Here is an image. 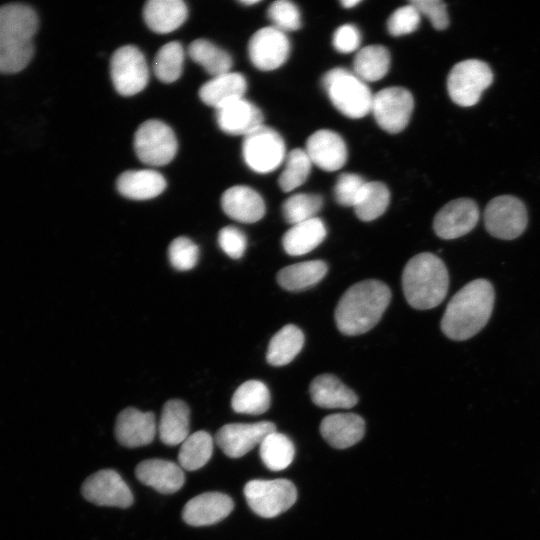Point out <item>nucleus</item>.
<instances>
[{
	"label": "nucleus",
	"instance_id": "6ab92c4d",
	"mask_svg": "<svg viewBox=\"0 0 540 540\" xmlns=\"http://www.w3.org/2000/svg\"><path fill=\"white\" fill-rule=\"evenodd\" d=\"M234 508L232 498L221 492H205L190 499L182 510V519L191 526H208L226 518Z\"/></svg>",
	"mask_w": 540,
	"mask_h": 540
},
{
	"label": "nucleus",
	"instance_id": "58836bf2",
	"mask_svg": "<svg viewBox=\"0 0 540 540\" xmlns=\"http://www.w3.org/2000/svg\"><path fill=\"white\" fill-rule=\"evenodd\" d=\"M312 162L303 149H293L285 158V167L278 184L282 191L290 192L301 186L309 177Z\"/></svg>",
	"mask_w": 540,
	"mask_h": 540
},
{
	"label": "nucleus",
	"instance_id": "c03bdc74",
	"mask_svg": "<svg viewBox=\"0 0 540 540\" xmlns=\"http://www.w3.org/2000/svg\"><path fill=\"white\" fill-rule=\"evenodd\" d=\"M421 20L418 10L410 2L408 5L399 7L387 21L388 32L392 36H402L414 32Z\"/></svg>",
	"mask_w": 540,
	"mask_h": 540
},
{
	"label": "nucleus",
	"instance_id": "a18cd8bd",
	"mask_svg": "<svg viewBox=\"0 0 540 540\" xmlns=\"http://www.w3.org/2000/svg\"><path fill=\"white\" fill-rule=\"evenodd\" d=\"M218 243L226 255L233 259H239L246 250L247 239L239 228L226 226L219 231Z\"/></svg>",
	"mask_w": 540,
	"mask_h": 540
},
{
	"label": "nucleus",
	"instance_id": "72a5a7b5",
	"mask_svg": "<svg viewBox=\"0 0 540 540\" xmlns=\"http://www.w3.org/2000/svg\"><path fill=\"white\" fill-rule=\"evenodd\" d=\"M231 406L237 413L260 415L270 406V392L259 380H249L241 384L233 394Z\"/></svg>",
	"mask_w": 540,
	"mask_h": 540
},
{
	"label": "nucleus",
	"instance_id": "c85d7f7f",
	"mask_svg": "<svg viewBox=\"0 0 540 540\" xmlns=\"http://www.w3.org/2000/svg\"><path fill=\"white\" fill-rule=\"evenodd\" d=\"M326 227L323 221L312 218L292 225L282 238L285 252L291 256H301L315 249L326 237Z\"/></svg>",
	"mask_w": 540,
	"mask_h": 540
},
{
	"label": "nucleus",
	"instance_id": "6e6552de",
	"mask_svg": "<svg viewBox=\"0 0 540 540\" xmlns=\"http://www.w3.org/2000/svg\"><path fill=\"white\" fill-rule=\"evenodd\" d=\"M243 491L251 510L263 518L278 516L297 499L296 487L288 479H254L245 484Z\"/></svg>",
	"mask_w": 540,
	"mask_h": 540
},
{
	"label": "nucleus",
	"instance_id": "473e14b6",
	"mask_svg": "<svg viewBox=\"0 0 540 540\" xmlns=\"http://www.w3.org/2000/svg\"><path fill=\"white\" fill-rule=\"evenodd\" d=\"M188 55L213 76L230 72L233 61L230 54L207 39H196L188 47Z\"/></svg>",
	"mask_w": 540,
	"mask_h": 540
},
{
	"label": "nucleus",
	"instance_id": "f257e3e1",
	"mask_svg": "<svg viewBox=\"0 0 540 540\" xmlns=\"http://www.w3.org/2000/svg\"><path fill=\"white\" fill-rule=\"evenodd\" d=\"M494 301L495 291L488 280L470 281L448 302L440 324L443 334L454 341L472 338L488 323Z\"/></svg>",
	"mask_w": 540,
	"mask_h": 540
},
{
	"label": "nucleus",
	"instance_id": "8fccbe9b",
	"mask_svg": "<svg viewBox=\"0 0 540 540\" xmlns=\"http://www.w3.org/2000/svg\"><path fill=\"white\" fill-rule=\"evenodd\" d=\"M241 3L244 5L250 6V5L259 3V1L258 0H242Z\"/></svg>",
	"mask_w": 540,
	"mask_h": 540
},
{
	"label": "nucleus",
	"instance_id": "a878e982",
	"mask_svg": "<svg viewBox=\"0 0 540 540\" xmlns=\"http://www.w3.org/2000/svg\"><path fill=\"white\" fill-rule=\"evenodd\" d=\"M309 392L314 404L321 408H351L358 402V397L335 375L321 374L310 383Z\"/></svg>",
	"mask_w": 540,
	"mask_h": 540
},
{
	"label": "nucleus",
	"instance_id": "423d86ee",
	"mask_svg": "<svg viewBox=\"0 0 540 540\" xmlns=\"http://www.w3.org/2000/svg\"><path fill=\"white\" fill-rule=\"evenodd\" d=\"M493 82V73L487 63L467 59L456 63L447 77V91L459 106L470 107L478 103L482 92Z\"/></svg>",
	"mask_w": 540,
	"mask_h": 540
},
{
	"label": "nucleus",
	"instance_id": "f704fd0d",
	"mask_svg": "<svg viewBox=\"0 0 540 540\" xmlns=\"http://www.w3.org/2000/svg\"><path fill=\"white\" fill-rule=\"evenodd\" d=\"M259 454L264 465L271 471L287 468L294 459L295 448L285 434L274 431L259 445Z\"/></svg>",
	"mask_w": 540,
	"mask_h": 540
},
{
	"label": "nucleus",
	"instance_id": "f03ea898",
	"mask_svg": "<svg viewBox=\"0 0 540 540\" xmlns=\"http://www.w3.org/2000/svg\"><path fill=\"white\" fill-rule=\"evenodd\" d=\"M38 27V15L31 6L18 2L0 6V73L15 74L27 67Z\"/></svg>",
	"mask_w": 540,
	"mask_h": 540
},
{
	"label": "nucleus",
	"instance_id": "f3484780",
	"mask_svg": "<svg viewBox=\"0 0 540 540\" xmlns=\"http://www.w3.org/2000/svg\"><path fill=\"white\" fill-rule=\"evenodd\" d=\"M305 151L312 164L328 172L342 168L348 156L343 138L329 129H320L311 134L306 141Z\"/></svg>",
	"mask_w": 540,
	"mask_h": 540
},
{
	"label": "nucleus",
	"instance_id": "ddd939ff",
	"mask_svg": "<svg viewBox=\"0 0 540 540\" xmlns=\"http://www.w3.org/2000/svg\"><path fill=\"white\" fill-rule=\"evenodd\" d=\"M81 493L97 506L127 508L133 503L130 488L112 469H102L90 475L82 484Z\"/></svg>",
	"mask_w": 540,
	"mask_h": 540
},
{
	"label": "nucleus",
	"instance_id": "49530a36",
	"mask_svg": "<svg viewBox=\"0 0 540 540\" xmlns=\"http://www.w3.org/2000/svg\"><path fill=\"white\" fill-rule=\"evenodd\" d=\"M420 15L426 16L436 30H444L449 25L446 4L441 0H413L410 2Z\"/></svg>",
	"mask_w": 540,
	"mask_h": 540
},
{
	"label": "nucleus",
	"instance_id": "20e7f679",
	"mask_svg": "<svg viewBox=\"0 0 540 540\" xmlns=\"http://www.w3.org/2000/svg\"><path fill=\"white\" fill-rule=\"evenodd\" d=\"M402 288L411 307L418 310L432 309L447 295L448 270L437 255L430 252L417 254L403 269Z\"/></svg>",
	"mask_w": 540,
	"mask_h": 540
},
{
	"label": "nucleus",
	"instance_id": "a19ab883",
	"mask_svg": "<svg viewBox=\"0 0 540 540\" xmlns=\"http://www.w3.org/2000/svg\"><path fill=\"white\" fill-rule=\"evenodd\" d=\"M267 16L272 26L282 32L296 31L301 27V14L298 7L288 0H277L271 3Z\"/></svg>",
	"mask_w": 540,
	"mask_h": 540
},
{
	"label": "nucleus",
	"instance_id": "aec40b11",
	"mask_svg": "<svg viewBox=\"0 0 540 540\" xmlns=\"http://www.w3.org/2000/svg\"><path fill=\"white\" fill-rule=\"evenodd\" d=\"M215 117L219 128L234 136L244 137L263 125L261 110L244 97L217 109Z\"/></svg>",
	"mask_w": 540,
	"mask_h": 540
},
{
	"label": "nucleus",
	"instance_id": "37998d69",
	"mask_svg": "<svg viewBox=\"0 0 540 540\" xmlns=\"http://www.w3.org/2000/svg\"><path fill=\"white\" fill-rule=\"evenodd\" d=\"M367 181L355 173H342L334 186V197L338 204L353 207L357 203Z\"/></svg>",
	"mask_w": 540,
	"mask_h": 540
},
{
	"label": "nucleus",
	"instance_id": "79ce46f5",
	"mask_svg": "<svg viewBox=\"0 0 540 540\" xmlns=\"http://www.w3.org/2000/svg\"><path fill=\"white\" fill-rule=\"evenodd\" d=\"M199 248L189 238L180 236L171 241L168 247V259L173 268L187 271L198 262Z\"/></svg>",
	"mask_w": 540,
	"mask_h": 540
},
{
	"label": "nucleus",
	"instance_id": "dca6fc26",
	"mask_svg": "<svg viewBox=\"0 0 540 540\" xmlns=\"http://www.w3.org/2000/svg\"><path fill=\"white\" fill-rule=\"evenodd\" d=\"M479 215V208L474 200L454 199L436 213L433 220L434 232L445 240L462 237L475 228Z\"/></svg>",
	"mask_w": 540,
	"mask_h": 540
},
{
	"label": "nucleus",
	"instance_id": "b1692460",
	"mask_svg": "<svg viewBox=\"0 0 540 540\" xmlns=\"http://www.w3.org/2000/svg\"><path fill=\"white\" fill-rule=\"evenodd\" d=\"M247 90V81L239 72H227L213 76L205 82L199 89L201 101L215 108V110L224 105L243 98Z\"/></svg>",
	"mask_w": 540,
	"mask_h": 540
},
{
	"label": "nucleus",
	"instance_id": "9b49d317",
	"mask_svg": "<svg viewBox=\"0 0 540 540\" xmlns=\"http://www.w3.org/2000/svg\"><path fill=\"white\" fill-rule=\"evenodd\" d=\"M110 76L120 95L133 96L141 92L149 81V68L144 54L134 45L118 48L110 59Z\"/></svg>",
	"mask_w": 540,
	"mask_h": 540
},
{
	"label": "nucleus",
	"instance_id": "393cba45",
	"mask_svg": "<svg viewBox=\"0 0 540 540\" xmlns=\"http://www.w3.org/2000/svg\"><path fill=\"white\" fill-rule=\"evenodd\" d=\"M164 176L153 169L128 170L119 175L116 187L119 193L132 200H149L166 188Z\"/></svg>",
	"mask_w": 540,
	"mask_h": 540
},
{
	"label": "nucleus",
	"instance_id": "a211bd4d",
	"mask_svg": "<svg viewBox=\"0 0 540 540\" xmlns=\"http://www.w3.org/2000/svg\"><path fill=\"white\" fill-rule=\"evenodd\" d=\"M114 434L118 443L128 448L148 445L156 434L155 416L152 412L128 407L118 414Z\"/></svg>",
	"mask_w": 540,
	"mask_h": 540
},
{
	"label": "nucleus",
	"instance_id": "5701e85b",
	"mask_svg": "<svg viewBox=\"0 0 540 540\" xmlns=\"http://www.w3.org/2000/svg\"><path fill=\"white\" fill-rule=\"evenodd\" d=\"M320 433L334 448L345 449L358 443L365 433V422L354 413H336L326 416L320 424Z\"/></svg>",
	"mask_w": 540,
	"mask_h": 540
},
{
	"label": "nucleus",
	"instance_id": "bb28decb",
	"mask_svg": "<svg viewBox=\"0 0 540 540\" xmlns=\"http://www.w3.org/2000/svg\"><path fill=\"white\" fill-rule=\"evenodd\" d=\"M188 8L182 0H149L143 7L146 25L155 33L167 34L187 19Z\"/></svg>",
	"mask_w": 540,
	"mask_h": 540
},
{
	"label": "nucleus",
	"instance_id": "7c9ffc66",
	"mask_svg": "<svg viewBox=\"0 0 540 540\" xmlns=\"http://www.w3.org/2000/svg\"><path fill=\"white\" fill-rule=\"evenodd\" d=\"M304 341V334L299 327L293 324L283 326L269 342L267 362L272 366L287 365L301 351Z\"/></svg>",
	"mask_w": 540,
	"mask_h": 540
},
{
	"label": "nucleus",
	"instance_id": "4be33fe9",
	"mask_svg": "<svg viewBox=\"0 0 540 540\" xmlns=\"http://www.w3.org/2000/svg\"><path fill=\"white\" fill-rule=\"evenodd\" d=\"M136 478L161 494H172L181 489L185 476L183 469L164 459L143 460L135 468Z\"/></svg>",
	"mask_w": 540,
	"mask_h": 540
},
{
	"label": "nucleus",
	"instance_id": "cd10ccee",
	"mask_svg": "<svg viewBox=\"0 0 540 540\" xmlns=\"http://www.w3.org/2000/svg\"><path fill=\"white\" fill-rule=\"evenodd\" d=\"M189 420L190 409L184 401L168 400L162 408L158 426L161 442L168 446L183 443L189 436Z\"/></svg>",
	"mask_w": 540,
	"mask_h": 540
},
{
	"label": "nucleus",
	"instance_id": "4c0bfd02",
	"mask_svg": "<svg viewBox=\"0 0 540 540\" xmlns=\"http://www.w3.org/2000/svg\"><path fill=\"white\" fill-rule=\"evenodd\" d=\"M184 57V49L179 42L166 43L155 55L153 61L155 76L164 83L176 81L182 74Z\"/></svg>",
	"mask_w": 540,
	"mask_h": 540
},
{
	"label": "nucleus",
	"instance_id": "0eeeda50",
	"mask_svg": "<svg viewBox=\"0 0 540 540\" xmlns=\"http://www.w3.org/2000/svg\"><path fill=\"white\" fill-rule=\"evenodd\" d=\"M133 145L138 159L149 166L170 163L178 149L174 131L158 119L146 120L138 127Z\"/></svg>",
	"mask_w": 540,
	"mask_h": 540
},
{
	"label": "nucleus",
	"instance_id": "09e8293b",
	"mask_svg": "<svg viewBox=\"0 0 540 540\" xmlns=\"http://www.w3.org/2000/svg\"><path fill=\"white\" fill-rule=\"evenodd\" d=\"M361 0H342L340 3L344 8H353L358 5Z\"/></svg>",
	"mask_w": 540,
	"mask_h": 540
},
{
	"label": "nucleus",
	"instance_id": "e433bc0d",
	"mask_svg": "<svg viewBox=\"0 0 540 540\" xmlns=\"http://www.w3.org/2000/svg\"><path fill=\"white\" fill-rule=\"evenodd\" d=\"M389 202L390 192L384 183L379 181L366 182L354 206V211L360 220L372 221L386 211Z\"/></svg>",
	"mask_w": 540,
	"mask_h": 540
},
{
	"label": "nucleus",
	"instance_id": "39448f33",
	"mask_svg": "<svg viewBox=\"0 0 540 540\" xmlns=\"http://www.w3.org/2000/svg\"><path fill=\"white\" fill-rule=\"evenodd\" d=\"M322 86L333 106L346 117L359 119L371 112L373 94L354 72L333 68L324 74Z\"/></svg>",
	"mask_w": 540,
	"mask_h": 540
},
{
	"label": "nucleus",
	"instance_id": "c9c22d12",
	"mask_svg": "<svg viewBox=\"0 0 540 540\" xmlns=\"http://www.w3.org/2000/svg\"><path fill=\"white\" fill-rule=\"evenodd\" d=\"M213 453V439L203 430L189 435L182 443L178 461L182 469L195 471L203 467Z\"/></svg>",
	"mask_w": 540,
	"mask_h": 540
},
{
	"label": "nucleus",
	"instance_id": "f8f14e48",
	"mask_svg": "<svg viewBox=\"0 0 540 540\" xmlns=\"http://www.w3.org/2000/svg\"><path fill=\"white\" fill-rule=\"evenodd\" d=\"M414 108V99L403 87H387L373 95L371 112L384 131L396 134L408 125Z\"/></svg>",
	"mask_w": 540,
	"mask_h": 540
},
{
	"label": "nucleus",
	"instance_id": "1a4fd4ad",
	"mask_svg": "<svg viewBox=\"0 0 540 540\" xmlns=\"http://www.w3.org/2000/svg\"><path fill=\"white\" fill-rule=\"evenodd\" d=\"M285 152L282 136L264 124L243 138V159L246 165L257 173L274 171L284 161Z\"/></svg>",
	"mask_w": 540,
	"mask_h": 540
},
{
	"label": "nucleus",
	"instance_id": "2f4dec72",
	"mask_svg": "<svg viewBox=\"0 0 540 540\" xmlns=\"http://www.w3.org/2000/svg\"><path fill=\"white\" fill-rule=\"evenodd\" d=\"M390 68V53L382 45H368L360 49L353 60V72L364 82L382 79Z\"/></svg>",
	"mask_w": 540,
	"mask_h": 540
},
{
	"label": "nucleus",
	"instance_id": "4468645a",
	"mask_svg": "<svg viewBox=\"0 0 540 540\" xmlns=\"http://www.w3.org/2000/svg\"><path fill=\"white\" fill-rule=\"evenodd\" d=\"M290 54L286 33L273 26L257 30L248 43L251 63L259 70L272 71L282 66Z\"/></svg>",
	"mask_w": 540,
	"mask_h": 540
},
{
	"label": "nucleus",
	"instance_id": "2eb2a0df",
	"mask_svg": "<svg viewBox=\"0 0 540 540\" xmlns=\"http://www.w3.org/2000/svg\"><path fill=\"white\" fill-rule=\"evenodd\" d=\"M276 431L270 421L256 423H229L223 425L215 435L216 444L230 458H240L260 445L263 439Z\"/></svg>",
	"mask_w": 540,
	"mask_h": 540
},
{
	"label": "nucleus",
	"instance_id": "ea45409f",
	"mask_svg": "<svg viewBox=\"0 0 540 540\" xmlns=\"http://www.w3.org/2000/svg\"><path fill=\"white\" fill-rule=\"evenodd\" d=\"M322 205L323 199L318 194L297 193L285 200L282 214L287 223L295 225L315 218Z\"/></svg>",
	"mask_w": 540,
	"mask_h": 540
},
{
	"label": "nucleus",
	"instance_id": "c756f323",
	"mask_svg": "<svg viewBox=\"0 0 540 540\" xmlns=\"http://www.w3.org/2000/svg\"><path fill=\"white\" fill-rule=\"evenodd\" d=\"M328 271L322 260H311L282 268L277 274L278 284L285 290L298 292L319 283Z\"/></svg>",
	"mask_w": 540,
	"mask_h": 540
},
{
	"label": "nucleus",
	"instance_id": "9d476101",
	"mask_svg": "<svg viewBox=\"0 0 540 540\" xmlns=\"http://www.w3.org/2000/svg\"><path fill=\"white\" fill-rule=\"evenodd\" d=\"M528 224L524 203L512 195H500L488 202L484 210L487 232L498 239L513 240L523 234Z\"/></svg>",
	"mask_w": 540,
	"mask_h": 540
},
{
	"label": "nucleus",
	"instance_id": "412c9836",
	"mask_svg": "<svg viewBox=\"0 0 540 540\" xmlns=\"http://www.w3.org/2000/svg\"><path fill=\"white\" fill-rule=\"evenodd\" d=\"M221 206L227 216L242 223H255L263 218L266 212L261 195L244 185L225 190L221 197Z\"/></svg>",
	"mask_w": 540,
	"mask_h": 540
},
{
	"label": "nucleus",
	"instance_id": "7ed1b4c3",
	"mask_svg": "<svg viewBox=\"0 0 540 540\" xmlns=\"http://www.w3.org/2000/svg\"><path fill=\"white\" fill-rule=\"evenodd\" d=\"M390 300V288L382 281L368 279L352 285L335 309L338 330L348 336L368 332L379 322Z\"/></svg>",
	"mask_w": 540,
	"mask_h": 540
},
{
	"label": "nucleus",
	"instance_id": "de8ad7c7",
	"mask_svg": "<svg viewBox=\"0 0 540 540\" xmlns=\"http://www.w3.org/2000/svg\"><path fill=\"white\" fill-rule=\"evenodd\" d=\"M332 43L340 53L347 54L356 51L361 43L360 31L355 25L344 24L335 30Z\"/></svg>",
	"mask_w": 540,
	"mask_h": 540
}]
</instances>
